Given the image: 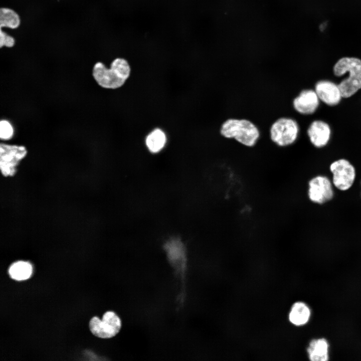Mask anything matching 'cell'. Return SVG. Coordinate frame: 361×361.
Masks as SVG:
<instances>
[{
    "label": "cell",
    "mask_w": 361,
    "mask_h": 361,
    "mask_svg": "<svg viewBox=\"0 0 361 361\" xmlns=\"http://www.w3.org/2000/svg\"><path fill=\"white\" fill-rule=\"evenodd\" d=\"M307 132L312 144L315 147H321L328 142L331 131L328 124L322 121L315 120L310 124Z\"/></svg>",
    "instance_id": "30bf717a"
},
{
    "label": "cell",
    "mask_w": 361,
    "mask_h": 361,
    "mask_svg": "<svg viewBox=\"0 0 361 361\" xmlns=\"http://www.w3.org/2000/svg\"><path fill=\"white\" fill-rule=\"evenodd\" d=\"M319 105V98L315 91L302 90L292 100L293 109L298 113L308 115L313 113Z\"/></svg>",
    "instance_id": "ba28073f"
},
{
    "label": "cell",
    "mask_w": 361,
    "mask_h": 361,
    "mask_svg": "<svg viewBox=\"0 0 361 361\" xmlns=\"http://www.w3.org/2000/svg\"><path fill=\"white\" fill-rule=\"evenodd\" d=\"M348 78L342 81L338 85L342 97L348 98L361 88V73L356 72H348Z\"/></svg>",
    "instance_id": "7c38bea8"
},
{
    "label": "cell",
    "mask_w": 361,
    "mask_h": 361,
    "mask_svg": "<svg viewBox=\"0 0 361 361\" xmlns=\"http://www.w3.org/2000/svg\"><path fill=\"white\" fill-rule=\"evenodd\" d=\"M130 66L126 60L122 58L115 59L108 68L101 62L96 63L92 68V76L101 87L107 89H116L121 87L129 78Z\"/></svg>",
    "instance_id": "6da1fadb"
},
{
    "label": "cell",
    "mask_w": 361,
    "mask_h": 361,
    "mask_svg": "<svg viewBox=\"0 0 361 361\" xmlns=\"http://www.w3.org/2000/svg\"><path fill=\"white\" fill-rule=\"evenodd\" d=\"M308 185V197L312 202L323 204L332 199L333 191L327 177L316 176L309 182Z\"/></svg>",
    "instance_id": "52a82bcc"
},
{
    "label": "cell",
    "mask_w": 361,
    "mask_h": 361,
    "mask_svg": "<svg viewBox=\"0 0 361 361\" xmlns=\"http://www.w3.org/2000/svg\"><path fill=\"white\" fill-rule=\"evenodd\" d=\"M350 72L361 73L360 59L355 57H343L333 67V72L336 76H341Z\"/></svg>",
    "instance_id": "5bb4252c"
},
{
    "label": "cell",
    "mask_w": 361,
    "mask_h": 361,
    "mask_svg": "<svg viewBox=\"0 0 361 361\" xmlns=\"http://www.w3.org/2000/svg\"><path fill=\"white\" fill-rule=\"evenodd\" d=\"M167 141L164 132L160 128H155L146 137L145 142L148 150L153 153L160 152Z\"/></svg>",
    "instance_id": "4fadbf2b"
},
{
    "label": "cell",
    "mask_w": 361,
    "mask_h": 361,
    "mask_svg": "<svg viewBox=\"0 0 361 361\" xmlns=\"http://www.w3.org/2000/svg\"><path fill=\"white\" fill-rule=\"evenodd\" d=\"M329 344L324 338L312 340L307 348L311 361H327L328 359Z\"/></svg>",
    "instance_id": "8fae6325"
},
{
    "label": "cell",
    "mask_w": 361,
    "mask_h": 361,
    "mask_svg": "<svg viewBox=\"0 0 361 361\" xmlns=\"http://www.w3.org/2000/svg\"><path fill=\"white\" fill-rule=\"evenodd\" d=\"M333 174V183L339 190L345 191L352 186L355 176L354 167L347 160L339 159L330 166Z\"/></svg>",
    "instance_id": "8992f818"
},
{
    "label": "cell",
    "mask_w": 361,
    "mask_h": 361,
    "mask_svg": "<svg viewBox=\"0 0 361 361\" xmlns=\"http://www.w3.org/2000/svg\"><path fill=\"white\" fill-rule=\"evenodd\" d=\"M14 135V128L11 123L7 120L0 122V138L3 140L11 139Z\"/></svg>",
    "instance_id": "ac0fdd59"
},
{
    "label": "cell",
    "mask_w": 361,
    "mask_h": 361,
    "mask_svg": "<svg viewBox=\"0 0 361 361\" xmlns=\"http://www.w3.org/2000/svg\"><path fill=\"white\" fill-rule=\"evenodd\" d=\"M15 39L1 29L0 31V47L12 48L15 45Z\"/></svg>",
    "instance_id": "d6986e66"
},
{
    "label": "cell",
    "mask_w": 361,
    "mask_h": 361,
    "mask_svg": "<svg viewBox=\"0 0 361 361\" xmlns=\"http://www.w3.org/2000/svg\"><path fill=\"white\" fill-rule=\"evenodd\" d=\"M315 89L318 98L329 105L337 104L342 97L338 86L330 81L317 82Z\"/></svg>",
    "instance_id": "9c48e42d"
},
{
    "label": "cell",
    "mask_w": 361,
    "mask_h": 361,
    "mask_svg": "<svg viewBox=\"0 0 361 361\" xmlns=\"http://www.w3.org/2000/svg\"><path fill=\"white\" fill-rule=\"evenodd\" d=\"M310 316V310L307 305L303 302H296L291 307L289 319L296 325H302L306 323Z\"/></svg>",
    "instance_id": "9a60e30c"
},
{
    "label": "cell",
    "mask_w": 361,
    "mask_h": 361,
    "mask_svg": "<svg viewBox=\"0 0 361 361\" xmlns=\"http://www.w3.org/2000/svg\"><path fill=\"white\" fill-rule=\"evenodd\" d=\"M299 132L297 122L291 117L285 116L275 120L269 130L271 141L281 148L293 145L298 138Z\"/></svg>",
    "instance_id": "3957f363"
},
{
    "label": "cell",
    "mask_w": 361,
    "mask_h": 361,
    "mask_svg": "<svg viewBox=\"0 0 361 361\" xmlns=\"http://www.w3.org/2000/svg\"><path fill=\"white\" fill-rule=\"evenodd\" d=\"M32 272V267L28 262L18 261L13 263L10 267L9 273L11 278L17 280H23L30 277Z\"/></svg>",
    "instance_id": "e0dca14e"
},
{
    "label": "cell",
    "mask_w": 361,
    "mask_h": 361,
    "mask_svg": "<svg viewBox=\"0 0 361 361\" xmlns=\"http://www.w3.org/2000/svg\"><path fill=\"white\" fill-rule=\"evenodd\" d=\"M21 24L19 15L14 10L8 8L0 9V27L16 29Z\"/></svg>",
    "instance_id": "2e32d148"
},
{
    "label": "cell",
    "mask_w": 361,
    "mask_h": 361,
    "mask_svg": "<svg viewBox=\"0 0 361 361\" xmlns=\"http://www.w3.org/2000/svg\"><path fill=\"white\" fill-rule=\"evenodd\" d=\"M220 133L223 137L233 139L249 148L254 147L261 136L258 126L246 118L230 117L226 119L220 126Z\"/></svg>",
    "instance_id": "7a4b0ae2"
},
{
    "label": "cell",
    "mask_w": 361,
    "mask_h": 361,
    "mask_svg": "<svg viewBox=\"0 0 361 361\" xmlns=\"http://www.w3.org/2000/svg\"><path fill=\"white\" fill-rule=\"evenodd\" d=\"M27 149L24 145L0 144V169L4 176H12L17 171L20 162L27 154Z\"/></svg>",
    "instance_id": "277c9868"
},
{
    "label": "cell",
    "mask_w": 361,
    "mask_h": 361,
    "mask_svg": "<svg viewBox=\"0 0 361 361\" xmlns=\"http://www.w3.org/2000/svg\"><path fill=\"white\" fill-rule=\"evenodd\" d=\"M89 326L91 332L96 337L109 338L115 336L119 332L121 321L115 312L108 311L104 313L102 320L96 316L92 318Z\"/></svg>",
    "instance_id": "5b68a950"
}]
</instances>
